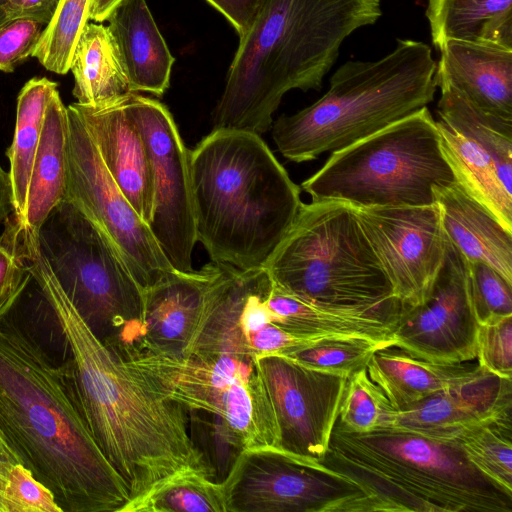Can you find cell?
I'll return each instance as SVG.
<instances>
[{"mask_svg": "<svg viewBox=\"0 0 512 512\" xmlns=\"http://www.w3.org/2000/svg\"><path fill=\"white\" fill-rule=\"evenodd\" d=\"M26 263L67 343L74 387L90 432L127 485L126 506L179 475L198 473L213 481L191 440L188 409L96 337L38 248L28 251Z\"/></svg>", "mask_w": 512, "mask_h": 512, "instance_id": "1", "label": "cell"}, {"mask_svg": "<svg viewBox=\"0 0 512 512\" xmlns=\"http://www.w3.org/2000/svg\"><path fill=\"white\" fill-rule=\"evenodd\" d=\"M0 429L63 512H123L130 497L82 413L69 362L0 318Z\"/></svg>", "mask_w": 512, "mask_h": 512, "instance_id": "2", "label": "cell"}, {"mask_svg": "<svg viewBox=\"0 0 512 512\" xmlns=\"http://www.w3.org/2000/svg\"><path fill=\"white\" fill-rule=\"evenodd\" d=\"M382 15L380 0H261L228 70L213 130L265 133L290 90H320L342 43Z\"/></svg>", "mask_w": 512, "mask_h": 512, "instance_id": "3", "label": "cell"}, {"mask_svg": "<svg viewBox=\"0 0 512 512\" xmlns=\"http://www.w3.org/2000/svg\"><path fill=\"white\" fill-rule=\"evenodd\" d=\"M196 239L212 262L264 267L302 201L259 134L215 129L189 150Z\"/></svg>", "mask_w": 512, "mask_h": 512, "instance_id": "4", "label": "cell"}, {"mask_svg": "<svg viewBox=\"0 0 512 512\" xmlns=\"http://www.w3.org/2000/svg\"><path fill=\"white\" fill-rule=\"evenodd\" d=\"M319 462L361 488L362 512H512V493L455 442L391 428L354 433L336 421Z\"/></svg>", "mask_w": 512, "mask_h": 512, "instance_id": "5", "label": "cell"}, {"mask_svg": "<svg viewBox=\"0 0 512 512\" xmlns=\"http://www.w3.org/2000/svg\"><path fill=\"white\" fill-rule=\"evenodd\" d=\"M435 69L430 46L412 39H398L377 60L345 62L321 98L275 121L278 151L290 161L306 162L385 129L433 101Z\"/></svg>", "mask_w": 512, "mask_h": 512, "instance_id": "6", "label": "cell"}, {"mask_svg": "<svg viewBox=\"0 0 512 512\" xmlns=\"http://www.w3.org/2000/svg\"><path fill=\"white\" fill-rule=\"evenodd\" d=\"M273 283L312 304L338 310H402L356 214L338 200L302 204L264 266Z\"/></svg>", "mask_w": 512, "mask_h": 512, "instance_id": "7", "label": "cell"}, {"mask_svg": "<svg viewBox=\"0 0 512 512\" xmlns=\"http://www.w3.org/2000/svg\"><path fill=\"white\" fill-rule=\"evenodd\" d=\"M35 240L96 337L125 361L141 355L144 290L103 230L64 199L45 219Z\"/></svg>", "mask_w": 512, "mask_h": 512, "instance_id": "8", "label": "cell"}, {"mask_svg": "<svg viewBox=\"0 0 512 512\" xmlns=\"http://www.w3.org/2000/svg\"><path fill=\"white\" fill-rule=\"evenodd\" d=\"M457 182L427 107L339 151L301 184L312 201L356 208L435 204L434 188Z\"/></svg>", "mask_w": 512, "mask_h": 512, "instance_id": "9", "label": "cell"}, {"mask_svg": "<svg viewBox=\"0 0 512 512\" xmlns=\"http://www.w3.org/2000/svg\"><path fill=\"white\" fill-rule=\"evenodd\" d=\"M130 362L187 409H202L223 417L245 449L278 448V427L256 358L143 353Z\"/></svg>", "mask_w": 512, "mask_h": 512, "instance_id": "10", "label": "cell"}, {"mask_svg": "<svg viewBox=\"0 0 512 512\" xmlns=\"http://www.w3.org/2000/svg\"><path fill=\"white\" fill-rule=\"evenodd\" d=\"M221 487L226 512H362L365 497L319 461L274 446L244 449Z\"/></svg>", "mask_w": 512, "mask_h": 512, "instance_id": "11", "label": "cell"}, {"mask_svg": "<svg viewBox=\"0 0 512 512\" xmlns=\"http://www.w3.org/2000/svg\"><path fill=\"white\" fill-rule=\"evenodd\" d=\"M439 88L435 122L457 181L512 232V120Z\"/></svg>", "mask_w": 512, "mask_h": 512, "instance_id": "12", "label": "cell"}, {"mask_svg": "<svg viewBox=\"0 0 512 512\" xmlns=\"http://www.w3.org/2000/svg\"><path fill=\"white\" fill-rule=\"evenodd\" d=\"M69 117L68 176L65 198L80 208L109 237L143 290L175 270L148 224L131 206L106 169L75 111Z\"/></svg>", "mask_w": 512, "mask_h": 512, "instance_id": "13", "label": "cell"}, {"mask_svg": "<svg viewBox=\"0 0 512 512\" xmlns=\"http://www.w3.org/2000/svg\"><path fill=\"white\" fill-rule=\"evenodd\" d=\"M125 103L150 158L153 209L148 226L172 267L192 271L191 257L197 239L189 150L163 103L135 92Z\"/></svg>", "mask_w": 512, "mask_h": 512, "instance_id": "14", "label": "cell"}, {"mask_svg": "<svg viewBox=\"0 0 512 512\" xmlns=\"http://www.w3.org/2000/svg\"><path fill=\"white\" fill-rule=\"evenodd\" d=\"M355 210L395 297L408 306L424 302L446 255L447 237L438 205Z\"/></svg>", "mask_w": 512, "mask_h": 512, "instance_id": "15", "label": "cell"}, {"mask_svg": "<svg viewBox=\"0 0 512 512\" xmlns=\"http://www.w3.org/2000/svg\"><path fill=\"white\" fill-rule=\"evenodd\" d=\"M478 323L468 286V260L447 239L444 264L424 302L405 305L394 327V347L435 363L470 362L477 355Z\"/></svg>", "mask_w": 512, "mask_h": 512, "instance_id": "16", "label": "cell"}, {"mask_svg": "<svg viewBox=\"0 0 512 512\" xmlns=\"http://www.w3.org/2000/svg\"><path fill=\"white\" fill-rule=\"evenodd\" d=\"M274 411L278 448L320 461L338 419L347 378L282 355L257 359Z\"/></svg>", "mask_w": 512, "mask_h": 512, "instance_id": "17", "label": "cell"}, {"mask_svg": "<svg viewBox=\"0 0 512 512\" xmlns=\"http://www.w3.org/2000/svg\"><path fill=\"white\" fill-rule=\"evenodd\" d=\"M502 420H512V379L487 372L403 409H393L382 428L454 442L469 429Z\"/></svg>", "mask_w": 512, "mask_h": 512, "instance_id": "18", "label": "cell"}, {"mask_svg": "<svg viewBox=\"0 0 512 512\" xmlns=\"http://www.w3.org/2000/svg\"><path fill=\"white\" fill-rule=\"evenodd\" d=\"M126 98L101 108L77 102L69 106L85 126L113 180L140 218L149 224L153 209L150 158L127 110Z\"/></svg>", "mask_w": 512, "mask_h": 512, "instance_id": "19", "label": "cell"}, {"mask_svg": "<svg viewBox=\"0 0 512 512\" xmlns=\"http://www.w3.org/2000/svg\"><path fill=\"white\" fill-rule=\"evenodd\" d=\"M218 263L173 270L143 292V353L183 357L199 325Z\"/></svg>", "mask_w": 512, "mask_h": 512, "instance_id": "20", "label": "cell"}, {"mask_svg": "<svg viewBox=\"0 0 512 512\" xmlns=\"http://www.w3.org/2000/svg\"><path fill=\"white\" fill-rule=\"evenodd\" d=\"M439 51L437 88L450 86L482 110L512 120V49L452 40Z\"/></svg>", "mask_w": 512, "mask_h": 512, "instance_id": "21", "label": "cell"}, {"mask_svg": "<svg viewBox=\"0 0 512 512\" xmlns=\"http://www.w3.org/2000/svg\"><path fill=\"white\" fill-rule=\"evenodd\" d=\"M434 194L447 239L468 261L488 264L512 284V232L458 181Z\"/></svg>", "mask_w": 512, "mask_h": 512, "instance_id": "22", "label": "cell"}, {"mask_svg": "<svg viewBox=\"0 0 512 512\" xmlns=\"http://www.w3.org/2000/svg\"><path fill=\"white\" fill-rule=\"evenodd\" d=\"M132 92L162 96L174 57L145 0H122L107 19Z\"/></svg>", "mask_w": 512, "mask_h": 512, "instance_id": "23", "label": "cell"}, {"mask_svg": "<svg viewBox=\"0 0 512 512\" xmlns=\"http://www.w3.org/2000/svg\"><path fill=\"white\" fill-rule=\"evenodd\" d=\"M266 302L273 322L294 336L306 339L362 337L387 346H394L393 327L402 311L324 308L274 283Z\"/></svg>", "mask_w": 512, "mask_h": 512, "instance_id": "24", "label": "cell"}, {"mask_svg": "<svg viewBox=\"0 0 512 512\" xmlns=\"http://www.w3.org/2000/svg\"><path fill=\"white\" fill-rule=\"evenodd\" d=\"M366 369L395 410L488 372L478 363L445 364L416 359L394 346L378 349Z\"/></svg>", "mask_w": 512, "mask_h": 512, "instance_id": "25", "label": "cell"}, {"mask_svg": "<svg viewBox=\"0 0 512 512\" xmlns=\"http://www.w3.org/2000/svg\"><path fill=\"white\" fill-rule=\"evenodd\" d=\"M69 117L58 89L47 105L33 162L25 215L18 226L37 238L50 212L65 198L68 176ZM14 219V218H13Z\"/></svg>", "mask_w": 512, "mask_h": 512, "instance_id": "26", "label": "cell"}, {"mask_svg": "<svg viewBox=\"0 0 512 512\" xmlns=\"http://www.w3.org/2000/svg\"><path fill=\"white\" fill-rule=\"evenodd\" d=\"M69 71L74 77L72 94L80 105L106 107L133 93L115 41L102 23L89 22Z\"/></svg>", "mask_w": 512, "mask_h": 512, "instance_id": "27", "label": "cell"}, {"mask_svg": "<svg viewBox=\"0 0 512 512\" xmlns=\"http://www.w3.org/2000/svg\"><path fill=\"white\" fill-rule=\"evenodd\" d=\"M433 45L465 41L512 49V0H428Z\"/></svg>", "mask_w": 512, "mask_h": 512, "instance_id": "28", "label": "cell"}, {"mask_svg": "<svg viewBox=\"0 0 512 512\" xmlns=\"http://www.w3.org/2000/svg\"><path fill=\"white\" fill-rule=\"evenodd\" d=\"M58 83L47 77H33L17 97L16 121L12 144L7 150L14 213L20 224L25 215L31 170L44 120L45 111Z\"/></svg>", "mask_w": 512, "mask_h": 512, "instance_id": "29", "label": "cell"}, {"mask_svg": "<svg viewBox=\"0 0 512 512\" xmlns=\"http://www.w3.org/2000/svg\"><path fill=\"white\" fill-rule=\"evenodd\" d=\"M94 2L59 0L32 56L46 70L58 75L69 72L78 41L91 20Z\"/></svg>", "mask_w": 512, "mask_h": 512, "instance_id": "30", "label": "cell"}, {"mask_svg": "<svg viewBox=\"0 0 512 512\" xmlns=\"http://www.w3.org/2000/svg\"><path fill=\"white\" fill-rule=\"evenodd\" d=\"M123 512H226L221 484L204 475L174 477Z\"/></svg>", "mask_w": 512, "mask_h": 512, "instance_id": "31", "label": "cell"}, {"mask_svg": "<svg viewBox=\"0 0 512 512\" xmlns=\"http://www.w3.org/2000/svg\"><path fill=\"white\" fill-rule=\"evenodd\" d=\"M512 420L467 430L455 439L469 462L485 477L512 493Z\"/></svg>", "mask_w": 512, "mask_h": 512, "instance_id": "32", "label": "cell"}, {"mask_svg": "<svg viewBox=\"0 0 512 512\" xmlns=\"http://www.w3.org/2000/svg\"><path fill=\"white\" fill-rule=\"evenodd\" d=\"M188 426L213 481L222 484L245 449L242 439L223 417L202 409H188Z\"/></svg>", "mask_w": 512, "mask_h": 512, "instance_id": "33", "label": "cell"}, {"mask_svg": "<svg viewBox=\"0 0 512 512\" xmlns=\"http://www.w3.org/2000/svg\"><path fill=\"white\" fill-rule=\"evenodd\" d=\"M384 347L389 346L362 337H322L282 356L306 367L348 379L366 367L372 355Z\"/></svg>", "mask_w": 512, "mask_h": 512, "instance_id": "34", "label": "cell"}, {"mask_svg": "<svg viewBox=\"0 0 512 512\" xmlns=\"http://www.w3.org/2000/svg\"><path fill=\"white\" fill-rule=\"evenodd\" d=\"M393 410L366 367L353 373L346 382L337 421L348 431L365 433L385 425Z\"/></svg>", "mask_w": 512, "mask_h": 512, "instance_id": "35", "label": "cell"}, {"mask_svg": "<svg viewBox=\"0 0 512 512\" xmlns=\"http://www.w3.org/2000/svg\"><path fill=\"white\" fill-rule=\"evenodd\" d=\"M469 296L478 325L512 316V284L481 261H468Z\"/></svg>", "mask_w": 512, "mask_h": 512, "instance_id": "36", "label": "cell"}, {"mask_svg": "<svg viewBox=\"0 0 512 512\" xmlns=\"http://www.w3.org/2000/svg\"><path fill=\"white\" fill-rule=\"evenodd\" d=\"M4 512H63L54 493L22 463L9 473L4 492Z\"/></svg>", "mask_w": 512, "mask_h": 512, "instance_id": "37", "label": "cell"}, {"mask_svg": "<svg viewBox=\"0 0 512 512\" xmlns=\"http://www.w3.org/2000/svg\"><path fill=\"white\" fill-rule=\"evenodd\" d=\"M476 359L488 372L512 379V316L478 325Z\"/></svg>", "mask_w": 512, "mask_h": 512, "instance_id": "38", "label": "cell"}, {"mask_svg": "<svg viewBox=\"0 0 512 512\" xmlns=\"http://www.w3.org/2000/svg\"><path fill=\"white\" fill-rule=\"evenodd\" d=\"M45 25L28 18L10 19L0 26V71L12 73L32 57Z\"/></svg>", "mask_w": 512, "mask_h": 512, "instance_id": "39", "label": "cell"}, {"mask_svg": "<svg viewBox=\"0 0 512 512\" xmlns=\"http://www.w3.org/2000/svg\"><path fill=\"white\" fill-rule=\"evenodd\" d=\"M31 279L25 261L3 233L0 236V318L9 315Z\"/></svg>", "mask_w": 512, "mask_h": 512, "instance_id": "40", "label": "cell"}, {"mask_svg": "<svg viewBox=\"0 0 512 512\" xmlns=\"http://www.w3.org/2000/svg\"><path fill=\"white\" fill-rule=\"evenodd\" d=\"M233 26L239 38L248 31L261 0H206Z\"/></svg>", "mask_w": 512, "mask_h": 512, "instance_id": "41", "label": "cell"}, {"mask_svg": "<svg viewBox=\"0 0 512 512\" xmlns=\"http://www.w3.org/2000/svg\"><path fill=\"white\" fill-rule=\"evenodd\" d=\"M59 0H6L8 19L28 18L45 26L52 19Z\"/></svg>", "mask_w": 512, "mask_h": 512, "instance_id": "42", "label": "cell"}, {"mask_svg": "<svg viewBox=\"0 0 512 512\" xmlns=\"http://www.w3.org/2000/svg\"><path fill=\"white\" fill-rule=\"evenodd\" d=\"M23 463L20 455L0 429V512H4V492L10 469Z\"/></svg>", "mask_w": 512, "mask_h": 512, "instance_id": "43", "label": "cell"}, {"mask_svg": "<svg viewBox=\"0 0 512 512\" xmlns=\"http://www.w3.org/2000/svg\"><path fill=\"white\" fill-rule=\"evenodd\" d=\"M14 213L12 187L9 172L0 165V225Z\"/></svg>", "mask_w": 512, "mask_h": 512, "instance_id": "44", "label": "cell"}, {"mask_svg": "<svg viewBox=\"0 0 512 512\" xmlns=\"http://www.w3.org/2000/svg\"><path fill=\"white\" fill-rule=\"evenodd\" d=\"M122 0H95L91 20L96 23L107 21L108 17Z\"/></svg>", "mask_w": 512, "mask_h": 512, "instance_id": "45", "label": "cell"}, {"mask_svg": "<svg viewBox=\"0 0 512 512\" xmlns=\"http://www.w3.org/2000/svg\"><path fill=\"white\" fill-rule=\"evenodd\" d=\"M8 20L9 19L6 13V0H0V26Z\"/></svg>", "mask_w": 512, "mask_h": 512, "instance_id": "46", "label": "cell"}]
</instances>
